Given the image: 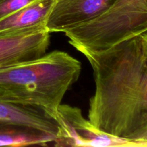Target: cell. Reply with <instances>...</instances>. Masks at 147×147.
Listing matches in <instances>:
<instances>
[{"mask_svg": "<svg viewBox=\"0 0 147 147\" xmlns=\"http://www.w3.org/2000/svg\"><path fill=\"white\" fill-rule=\"evenodd\" d=\"M81 68L79 60L61 50L0 67V101L38 108L52 116Z\"/></svg>", "mask_w": 147, "mask_h": 147, "instance_id": "7a4b0ae2", "label": "cell"}, {"mask_svg": "<svg viewBox=\"0 0 147 147\" xmlns=\"http://www.w3.org/2000/svg\"><path fill=\"white\" fill-rule=\"evenodd\" d=\"M78 51L94 78L88 120L100 131L142 142L147 131V26L106 50Z\"/></svg>", "mask_w": 147, "mask_h": 147, "instance_id": "6da1fadb", "label": "cell"}, {"mask_svg": "<svg viewBox=\"0 0 147 147\" xmlns=\"http://www.w3.org/2000/svg\"><path fill=\"white\" fill-rule=\"evenodd\" d=\"M116 0H55L46 22L50 33L64 32L104 14Z\"/></svg>", "mask_w": 147, "mask_h": 147, "instance_id": "8992f818", "label": "cell"}, {"mask_svg": "<svg viewBox=\"0 0 147 147\" xmlns=\"http://www.w3.org/2000/svg\"><path fill=\"white\" fill-rule=\"evenodd\" d=\"M55 0H33L17 11L0 20V34L46 27L47 17Z\"/></svg>", "mask_w": 147, "mask_h": 147, "instance_id": "ba28073f", "label": "cell"}, {"mask_svg": "<svg viewBox=\"0 0 147 147\" xmlns=\"http://www.w3.org/2000/svg\"><path fill=\"white\" fill-rule=\"evenodd\" d=\"M52 116L59 128L55 146H145L140 141L118 137L100 131L85 119L77 107L61 104Z\"/></svg>", "mask_w": 147, "mask_h": 147, "instance_id": "277c9868", "label": "cell"}, {"mask_svg": "<svg viewBox=\"0 0 147 147\" xmlns=\"http://www.w3.org/2000/svg\"><path fill=\"white\" fill-rule=\"evenodd\" d=\"M55 139L51 135L32 129H12L0 131V146L54 145Z\"/></svg>", "mask_w": 147, "mask_h": 147, "instance_id": "9c48e42d", "label": "cell"}, {"mask_svg": "<svg viewBox=\"0 0 147 147\" xmlns=\"http://www.w3.org/2000/svg\"><path fill=\"white\" fill-rule=\"evenodd\" d=\"M142 142H144L145 144H146V146H147V131H146V133L145 134V135H144V136L143 139H142Z\"/></svg>", "mask_w": 147, "mask_h": 147, "instance_id": "8fae6325", "label": "cell"}, {"mask_svg": "<svg viewBox=\"0 0 147 147\" xmlns=\"http://www.w3.org/2000/svg\"><path fill=\"white\" fill-rule=\"evenodd\" d=\"M12 129L39 131L55 139L59 130L54 118L42 109L0 101V131Z\"/></svg>", "mask_w": 147, "mask_h": 147, "instance_id": "52a82bcc", "label": "cell"}, {"mask_svg": "<svg viewBox=\"0 0 147 147\" xmlns=\"http://www.w3.org/2000/svg\"><path fill=\"white\" fill-rule=\"evenodd\" d=\"M50 32L46 27L0 34V67L36 59L47 53Z\"/></svg>", "mask_w": 147, "mask_h": 147, "instance_id": "5b68a950", "label": "cell"}, {"mask_svg": "<svg viewBox=\"0 0 147 147\" xmlns=\"http://www.w3.org/2000/svg\"><path fill=\"white\" fill-rule=\"evenodd\" d=\"M33 0H0V20L30 4Z\"/></svg>", "mask_w": 147, "mask_h": 147, "instance_id": "30bf717a", "label": "cell"}, {"mask_svg": "<svg viewBox=\"0 0 147 147\" xmlns=\"http://www.w3.org/2000/svg\"><path fill=\"white\" fill-rule=\"evenodd\" d=\"M147 26V0H116L98 18L64 32L76 50H106Z\"/></svg>", "mask_w": 147, "mask_h": 147, "instance_id": "3957f363", "label": "cell"}]
</instances>
